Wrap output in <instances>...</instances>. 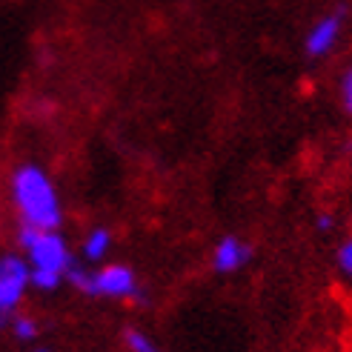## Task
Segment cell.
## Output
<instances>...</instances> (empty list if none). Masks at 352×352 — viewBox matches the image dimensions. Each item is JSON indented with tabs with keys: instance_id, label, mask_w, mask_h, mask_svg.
Returning a JSON list of instances; mask_svg holds the SVG:
<instances>
[{
	"instance_id": "9a60e30c",
	"label": "cell",
	"mask_w": 352,
	"mask_h": 352,
	"mask_svg": "<svg viewBox=\"0 0 352 352\" xmlns=\"http://www.w3.org/2000/svg\"><path fill=\"white\" fill-rule=\"evenodd\" d=\"M34 352H49V349H34Z\"/></svg>"
},
{
	"instance_id": "7a4b0ae2",
	"label": "cell",
	"mask_w": 352,
	"mask_h": 352,
	"mask_svg": "<svg viewBox=\"0 0 352 352\" xmlns=\"http://www.w3.org/2000/svg\"><path fill=\"white\" fill-rule=\"evenodd\" d=\"M66 280L78 292L92 298H118V301L146 304V292L138 284V275L126 263H109V267L100 270H83L78 263H72L66 272Z\"/></svg>"
},
{
	"instance_id": "3957f363",
	"label": "cell",
	"mask_w": 352,
	"mask_h": 352,
	"mask_svg": "<svg viewBox=\"0 0 352 352\" xmlns=\"http://www.w3.org/2000/svg\"><path fill=\"white\" fill-rule=\"evenodd\" d=\"M21 246L26 252L29 270L55 272V275H63V280H66L69 267L75 263L72 252H69V243L63 241V235L58 230H34V226H21Z\"/></svg>"
},
{
	"instance_id": "6da1fadb",
	"label": "cell",
	"mask_w": 352,
	"mask_h": 352,
	"mask_svg": "<svg viewBox=\"0 0 352 352\" xmlns=\"http://www.w3.org/2000/svg\"><path fill=\"white\" fill-rule=\"evenodd\" d=\"M9 192L12 204L21 215L23 226H34V230H60L63 223V206L60 195L55 189V181L49 178V172L41 164H21L12 178H9Z\"/></svg>"
},
{
	"instance_id": "30bf717a",
	"label": "cell",
	"mask_w": 352,
	"mask_h": 352,
	"mask_svg": "<svg viewBox=\"0 0 352 352\" xmlns=\"http://www.w3.org/2000/svg\"><path fill=\"white\" fill-rule=\"evenodd\" d=\"M63 284V275L55 272H38V270H29V287L41 289V292H52Z\"/></svg>"
},
{
	"instance_id": "9c48e42d",
	"label": "cell",
	"mask_w": 352,
	"mask_h": 352,
	"mask_svg": "<svg viewBox=\"0 0 352 352\" xmlns=\"http://www.w3.org/2000/svg\"><path fill=\"white\" fill-rule=\"evenodd\" d=\"M12 327V336L21 338V341H34L38 338V321L29 318V315H17V318L9 321Z\"/></svg>"
},
{
	"instance_id": "5bb4252c",
	"label": "cell",
	"mask_w": 352,
	"mask_h": 352,
	"mask_svg": "<svg viewBox=\"0 0 352 352\" xmlns=\"http://www.w3.org/2000/svg\"><path fill=\"white\" fill-rule=\"evenodd\" d=\"M9 321H12V315H9V312H0V329H6Z\"/></svg>"
},
{
	"instance_id": "52a82bcc",
	"label": "cell",
	"mask_w": 352,
	"mask_h": 352,
	"mask_svg": "<svg viewBox=\"0 0 352 352\" xmlns=\"http://www.w3.org/2000/svg\"><path fill=\"white\" fill-rule=\"evenodd\" d=\"M112 250V232L107 230V226H95V230L83 238V246H80V252L83 258L89 261V263H98L109 255Z\"/></svg>"
},
{
	"instance_id": "8992f818",
	"label": "cell",
	"mask_w": 352,
	"mask_h": 352,
	"mask_svg": "<svg viewBox=\"0 0 352 352\" xmlns=\"http://www.w3.org/2000/svg\"><path fill=\"white\" fill-rule=\"evenodd\" d=\"M252 255L255 252L246 241H241L238 235H223L212 250V270L218 275H232V272L243 270L246 263L252 261Z\"/></svg>"
},
{
	"instance_id": "8fae6325",
	"label": "cell",
	"mask_w": 352,
	"mask_h": 352,
	"mask_svg": "<svg viewBox=\"0 0 352 352\" xmlns=\"http://www.w3.org/2000/svg\"><path fill=\"white\" fill-rule=\"evenodd\" d=\"M338 270L346 278H352V235L338 246Z\"/></svg>"
},
{
	"instance_id": "7c38bea8",
	"label": "cell",
	"mask_w": 352,
	"mask_h": 352,
	"mask_svg": "<svg viewBox=\"0 0 352 352\" xmlns=\"http://www.w3.org/2000/svg\"><path fill=\"white\" fill-rule=\"evenodd\" d=\"M341 107H344L346 115H352V66L341 78Z\"/></svg>"
},
{
	"instance_id": "4fadbf2b",
	"label": "cell",
	"mask_w": 352,
	"mask_h": 352,
	"mask_svg": "<svg viewBox=\"0 0 352 352\" xmlns=\"http://www.w3.org/2000/svg\"><path fill=\"white\" fill-rule=\"evenodd\" d=\"M315 226H318V232H332L336 230V218H332L329 212H321L318 218H315Z\"/></svg>"
},
{
	"instance_id": "ba28073f",
	"label": "cell",
	"mask_w": 352,
	"mask_h": 352,
	"mask_svg": "<svg viewBox=\"0 0 352 352\" xmlns=\"http://www.w3.org/2000/svg\"><path fill=\"white\" fill-rule=\"evenodd\" d=\"M123 341H126V346H129V352H161V346H157L146 332H140V329H135V327H129L126 332H123Z\"/></svg>"
},
{
	"instance_id": "277c9868",
	"label": "cell",
	"mask_w": 352,
	"mask_h": 352,
	"mask_svg": "<svg viewBox=\"0 0 352 352\" xmlns=\"http://www.w3.org/2000/svg\"><path fill=\"white\" fill-rule=\"evenodd\" d=\"M344 26H346V12L344 9L321 14L318 21L309 26V32L304 34V55L309 60H321V58L332 55L338 41H341V34H344Z\"/></svg>"
},
{
	"instance_id": "5b68a950",
	"label": "cell",
	"mask_w": 352,
	"mask_h": 352,
	"mask_svg": "<svg viewBox=\"0 0 352 352\" xmlns=\"http://www.w3.org/2000/svg\"><path fill=\"white\" fill-rule=\"evenodd\" d=\"M29 289V263L21 255L0 258V312H14Z\"/></svg>"
}]
</instances>
